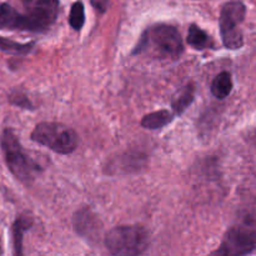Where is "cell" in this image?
<instances>
[{
  "label": "cell",
  "mask_w": 256,
  "mask_h": 256,
  "mask_svg": "<svg viewBox=\"0 0 256 256\" xmlns=\"http://www.w3.org/2000/svg\"><path fill=\"white\" fill-rule=\"evenodd\" d=\"M149 52L159 59L175 60L184 52V42L179 30L169 24H155L145 30L134 54Z\"/></svg>",
  "instance_id": "6da1fadb"
},
{
  "label": "cell",
  "mask_w": 256,
  "mask_h": 256,
  "mask_svg": "<svg viewBox=\"0 0 256 256\" xmlns=\"http://www.w3.org/2000/svg\"><path fill=\"white\" fill-rule=\"evenodd\" d=\"M0 145L8 169L22 184H32L42 168L28 155L19 139L12 129H4L0 136Z\"/></svg>",
  "instance_id": "7a4b0ae2"
},
{
  "label": "cell",
  "mask_w": 256,
  "mask_h": 256,
  "mask_svg": "<svg viewBox=\"0 0 256 256\" xmlns=\"http://www.w3.org/2000/svg\"><path fill=\"white\" fill-rule=\"evenodd\" d=\"M104 242L110 254L132 256L142 254L148 249L149 238L144 228L122 225L108 232Z\"/></svg>",
  "instance_id": "3957f363"
},
{
  "label": "cell",
  "mask_w": 256,
  "mask_h": 256,
  "mask_svg": "<svg viewBox=\"0 0 256 256\" xmlns=\"http://www.w3.org/2000/svg\"><path fill=\"white\" fill-rule=\"evenodd\" d=\"M32 140L62 155L72 154L78 146V136L74 130L59 122L38 124L32 132Z\"/></svg>",
  "instance_id": "277c9868"
},
{
  "label": "cell",
  "mask_w": 256,
  "mask_h": 256,
  "mask_svg": "<svg viewBox=\"0 0 256 256\" xmlns=\"http://www.w3.org/2000/svg\"><path fill=\"white\" fill-rule=\"evenodd\" d=\"M246 15V6L242 2H226L222 8L219 18L220 34L225 48L232 50L240 49L244 45L242 22Z\"/></svg>",
  "instance_id": "5b68a950"
},
{
  "label": "cell",
  "mask_w": 256,
  "mask_h": 256,
  "mask_svg": "<svg viewBox=\"0 0 256 256\" xmlns=\"http://www.w3.org/2000/svg\"><path fill=\"white\" fill-rule=\"evenodd\" d=\"M59 9V0H36L26 14H22L19 30L45 32L56 22Z\"/></svg>",
  "instance_id": "8992f818"
},
{
  "label": "cell",
  "mask_w": 256,
  "mask_h": 256,
  "mask_svg": "<svg viewBox=\"0 0 256 256\" xmlns=\"http://www.w3.org/2000/svg\"><path fill=\"white\" fill-rule=\"evenodd\" d=\"M256 234L252 225H238L229 229L222 239L220 248L214 252L224 256H242L255 250Z\"/></svg>",
  "instance_id": "52a82bcc"
},
{
  "label": "cell",
  "mask_w": 256,
  "mask_h": 256,
  "mask_svg": "<svg viewBox=\"0 0 256 256\" xmlns=\"http://www.w3.org/2000/svg\"><path fill=\"white\" fill-rule=\"evenodd\" d=\"M146 165V155L142 152H125L124 155L115 158L112 162L108 164L105 172L109 174H129V172H138L140 169Z\"/></svg>",
  "instance_id": "ba28073f"
},
{
  "label": "cell",
  "mask_w": 256,
  "mask_h": 256,
  "mask_svg": "<svg viewBox=\"0 0 256 256\" xmlns=\"http://www.w3.org/2000/svg\"><path fill=\"white\" fill-rule=\"evenodd\" d=\"M75 232L85 238H95L99 234L98 218L89 209H82L74 215Z\"/></svg>",
  "instance_id": "9c48e42d"
},
{
  "label": "cell",
  "mask_w": 256,
  "mask_h": 256,
  "mask_svg": "<svg viewBox=\"0 0 256 256\" xmlns=\"http://www.w3.org/2000/svg\"><path fill=\"white\" fill-rule=\"evenodd\" d=\"M186 40L188 44L192 45V48H195L198 50L212 49L214 48V42L209 36V34L206 32H204L200 26H198L196 24L190 25Z\"/></svg>",
  "instance_id": "30bf717a"
},
{
  "label": "cell",
  "mask_w": 256,
  "mask_h": 256,
  "mask_svg": "<svg viewBox=\"0 0 256 256\" xmlns=\"http://www.w3.org/2000/svg\"><path fill=\"white\" fill-rule=\"evenodd\" d=\"M172 119H174V114H172L169 110L162 109L145 115L142 120V125L145 129L156 130L169 125Z\"/></svg>",
  "instance_id": "8fae6325"
},
{
  "label": "cell",
  "mask_w": 256,
  "mask_h": 256,
  "mask_svg": "<svg viewBox=\"0 0 256 256\" xmlns=\"http://www.w3.org/2000/svg\"><path fill=\"white\" fill-rule=\"evenodd\" d=\"M20 14L8 2L0 4V30L20 29Z\"/></svg>",
  "instance_id": "7c38bea8"
},
{
  "label": "cell",
  "mask_w": 256,
  "mask_h": 256,
  "mask_svg": "<svg viewBox=\"0 0 256 256\" xmlns=\"http://www.w3.org/2000/svg\"><path fill=\"white\" fill-rule=\"evenodd\" d=\"M232 90V75L228 72H222L214 78L212 82V92L218 99H225Z\"/></svg>",
  "instance_id": "4fadbf2b"
},
{
  "label": "cell",
  "mask_w": 256,
  "mask_h": 256,
  "mask_svg": "<svg viewBox=\"0 0 256 256\" xmlns=\"http://www.w3.org/2000/svg\"><path fill=\"white\" fill-rule=\"evenodd\" d=\"M32 225V220L28 216H19L12 225V240H14V252L15 254H22V236L28 229Z\"/></svg>",
  "instance_id": "5bb4252c"
},
{
  "label": "cell",
  "mask_w": 256,
  "mask_h": 256,
  "mask_svg": "<svg viewBox=\"0 0 256 256\" xmlns=\"http://www.w3.org/2000/svg\"><path fill=\"white\" fill-rule=\"evenodd\" d=\"M195 99V85L192 82L188 84L182 92H179L176 99L172 102V109L176 115H182L188 108L190 106Z\"/></svg>",
  "instance_id": "9a60e30c"
},
{
  "label": "cell",
  "mask_w": 256,
  "mask_h": 256,
  "mask_svg": "<svg viewBox=\"0 0 256 256\" xmlns=\"http://www.w3.org/2000/svg\"><path fill=\"white\" fill-rule=\"evenodd\" d=\"M32 46H34L32 42L22 44V42H16L14 40L6 39V38H0V50L9 52V54L26 55L32 52Z\"/></svg>",
  "instance_id": "2e32d148"
},
{
  "label": "cell",
  "mask_w": 256,
  "mask_h": 256,
  "mask_svg": "<svg viewBox=\"0 0 256 256\" xmlns=\"http://www.w3.org/2000/svg\"><path fill=\"white\" fill-rule=\"evenodd\" d=\"M69 22L72 25V28L76 32L82 30V28L84 26L85 22V8L82 2L78 0L74 4L72 5V9H70V15H69Z\"/></svg>",
  "instance_id": "e0dca14e"
},
{
  "label": "cell",
  "mask_w": 256,
  "mask_h": 256,
  "mask_svg": "<svg viewBox=\"0 0 256 256\" xmlns=\"http://www.w3.org/2000/svg\"><path fill=\"white\" fill-rule=\"evenodd\" d=\"M10 102L14 105H16V106L32 109V102H29V99L26 98V95L20 94V92H18L10 95Z\"/></svg>",
  "instance_id": "ac0fdd59"
},
{
  "label": "cell",
  "mask_w": 256,
  "mask_h": 256,
  "mask_svg": "<svg viewBox=\"0 0 256 256\" xmlns=\"http://www.w3.org/2000/svg\"><path fill=\"white\" fill-rule=\"evenodd\" d=\"M92 6L98 10L99 12H105L108 9V5H109V0H90Z\"/></svg>",
  "instance_id": "d6986e66"
}]
</instances>
